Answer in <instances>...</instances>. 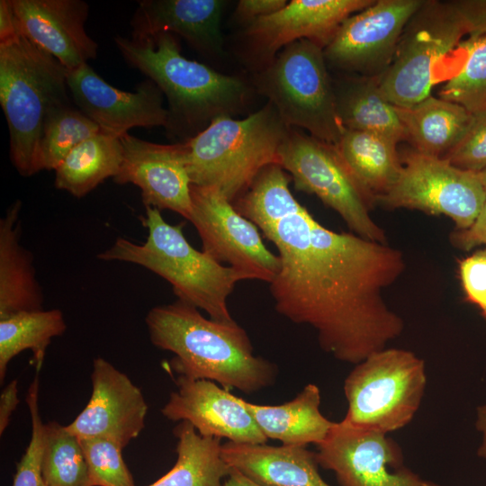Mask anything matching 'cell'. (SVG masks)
Instances as JSON below:
<instances>
[{"label":"cell","mask_w":486,"mask_h":486,"mask_svg":"<svg viewBox=\"0 0 486 486\" xmlns=\"http://www.w3.org/2000/svg\"><path fill=\"white\" fill-rule=\"evenodd\" d=\"M291 180L280 165L267 166L233 205L278 250L269 284L275 310L314 328L324 352L355 365L404 330L383 297L405 270L403 253L327 229L292 194Z\"/></svg>","instance_id":"1"},{"label":"cell","mask_w":486,"mask_h":486,"mask_svg":"<svg viewBox=\"0 0 486 486\" xmlns=\"http://www.w3.org/2000/svg\"><path fill=\"white\" fill-rule=\"evenodd\" d=\"M145 323L151 343L175 354L169 365L178 376L212 381L244 393L275 382L276 365L254 356L247 332L235 320L206 319L196 307L177 300L150 309Z\"/></svg>","instance_id":"2"},{"label":"cell","mask_w":486,"mask_h":486,"mask_svg":"<svg viewBox=\"0 0 486 486\" xmlns=\"http://www.w3.org/2000/svg\"><path fill=\"white\" fill-rule=\"evenodd\" d=\"M114 42L125 61L146 75L166 97V129L184 141L216 118L238 114L249 99L246 82L186 58L172 33L161 32L141 40L117 35Z\"/></svg>","instance_id":"3"},{"label":"cell","mask_w":486,"mask_h":486,"mask_svg":"<svg viewBox=\"0 0 486 486\" xmlns=\"http://www.w3.org/2000/svg\"><path fill=\"white\" fill-rule=\"evenodd\" d=\"M145 209L140 220L148 230L146 240L138 244L119 237L96 257L145 267L166 280L178 300L203 310L212 320L234 321L227 300L236 284L248 276L191 246L183 233L184 223L171 225L158 209Z\"/></svg>","instance_id":"4"},{"label":"cell","mask_w":486,"mask_h":486,"mask_svg":"<svg viewBox=\"0 0 486 486\" xmlns=\"http://www.w3.org/2000/svg\"><path fill=\"white\" fill-rule=\"evenodd\" d=\"M290 130L269 102L244 119L216 118L183 141L191 184L213 188L233 203L265 167L279 165Z\"/></svg>","instance_id":"5"},{"label":"cell","mask_w":486,"mask_h":486,"mask_svg":"<svg viewBox=\"0 0 486 486\" xmlns=\"http://www.w3.org/2000/svg\"><path fill=\"white\" fill-rule=\"evenodd\" d=\"M68 72L21 33L0 42V104L8 124L10 159L22 176L39 172L38 148L50 111L72 103Z\"/></svg>","instance_id":"6"},{"label":"cell","mask_w":486,"mask_h":486,"mask_svg":"<svg viewBox=\"0 0 486 486\" xmlns=\"http://www.w3.org/2000/svg\"><path fill=\"white\" fill-rule=\"evenodd\" d=\"M323 50L309 40L285 46L257 73L255 85L286 126L336 146L345 128Z\"/></svg>","instance_id":"7"},{"label":"cell","mask_w":486,"mask_h":486,"mask_svg":"<svg viewBox=\"0 0 486 486\" xmlns=\"http://www.w3.org/2000/svg\"><path fill=\"white\" fill-rule=\"evenodd\" d=\"M427 385L425 361L410 350L386 347L355 364L344 382L347 411L356 428L389 434L411 422Z\"/></svg>","instance_id":"8"},{"label":"cell","mask_w":486,"mask_h":486,"mask_svg":"<svg viewBox=\"0 0 486 486\" xmlns=\"http://www.w3.org/2000/svg\"><path fill=\"white\" fill-rule=\"evenodd\" d=\"M298 191L316 195L337 212L353 233L387 243L384 230L370 215L375 202L356 179L335 145L290 130L278 163Z\"/></svg>","instance_id":"9"},{"label":"cell","mask_w":486,"mask_h":486,"mask_svg":"<svg viewBox=\"0 0 486 486\" xmlns=\"http://www.w3.org/2000/svg\"><path fill=\"white\" fill-rule=\"evenodd\" d=\"M465 32L447 1L425 0L407 24L388 68L379 76L385 97L407 108L431 94L437 62Z\"/></svg>","instance_id":"10"},{"label":"cell","mask_w":486,"mask_h":486,"mask_svg":"<svg viewBox=\"0 0 486 486\" xmlns=\"http://www.w3.org/2000/svg\"><path fill=\"white\" fill-rule=\"evenodd\" d=\"M392 187L375 199L387 209L419 210L446 215L455 230H466L486 202V192L477 173L461 169L443 158L409 151Z\"/></svg>","instance_id":"11"},{"label":"cell","mask_w":486,"mask_h":486,"mask_svg":"<svg viewBox=\"0 0 486 486\" xmlns=\"http://www.w3.org/2000/svg\"><path fill=\"white\" fill-rule=\"evenodd\" d=\"M191 198L189 221L201 238L202 251L220 264L229 263L249 280L270 284L281 262L264 244L258 228L213 188L191 184Z\"/></svg>","instance_id":"12"},{"label":"cell","mask_w":486,"mask_h":486,"mask_svg":"<svg viewBox=\"0 0 486 486\" xmlns=\"http://www.w3.org/2000/svg\"><path fill=\"white\" fill-rule=\"evenodd\" d=\"M425 0H374L347 17L324 48L328 65L353 75L379 76L390 66L402 33Z\"/></svg>","instance_id":"13"},{"label":"cell","mask_w":486,"mask_h":486,"mask_svg":"<svg viewBox=\"0 0 486 486\" xmlns=\"http://www.w3.org/2000/svg\"><path fill=\"white\" fill-rule=\"evenodd\" d=\"M316 455L340 486H420L423 481L405 466L401 448L388 434L343 420L335 422Z\"/></svg>","instance_id":"14"},{"label":"cell","mask_w":486,"mask_h":486,"mask_svg":"<svg viewBox=\"0 0 486 486\" xmlns=\"http://www.w3.org/2000/svg\"><path fill=\"white\" fill-rule=\"evenodd\" d=\"M68 86L75 106L108 134L121 137L136 127L168 125L163 93L150 79L134 92L115 88L88 65L68 72Z\"/></svg>","instance_id":"15"},{"label":"cell","mask_w":486,"mask_h":486,"mask_svg":"<svg viewBox=\"0 0 486 486\" xmlns=\"http://www.w3.org/2000/svg\"><path fill=\"white\" fill-rule=\"evenodd\" d=\"M91 382L88 403L66 428L79 439L104 438L123 449L145 427L148 407L141 390L102 357L93 361Z\"/></svg>","instance_id":"16"},{"label":"cell","mask_w":486,"mask_h":486,"mask_svg":"<svg viewBox=\"0 0 486 486\" xmlns=\"http://www.w3.org/2000/svg\"><path fill=\"white\" fill-rule=\"evenodd\" d=\"M374 0H292L280 11L247 25L245 38L256 62L266 67L285 46L300 40L323 49L340 24Z\"/></svg>","instance_id":"17"},{"label":"cell","mask_w":486,"mask_h":486,"mask_svg":"<svg viewBox=\"0 0 486 486\" xmlns=\"http://www.w3.org/2000/svg\"><path fill=\"white\" fill-rule=\"evenodd\" d=\"M120 139L123 160L114 182L138 186L145 207L170 210L189 220L192 184L185 166L183 142L158 144L129 133Z\"/></svg>","instance_id":"18"},{"label":"cell","mask_w":486,"mask_h":486,"mask_svg":"<svg viewBox=\"0 0 486 486\" xmlns=\"http://www.w3.org/2000/svg\"><path fill=\"white\" fill-rule=\"evenodd\" d=\"M176 383L177 390L170 393L161 409L166 418L188 421L202 436L227 438L234 443H266V436L239 397L209 380L178 376Z\"/></svg>","instance_id":"19"},{"label":"cell","mask_w":486,"mask_h":486,"mask_svg":"<svg viewBox=\"0 0 486 486\" xmlns=\"http://www.w3.org/2000/svg\"><path fill=\"white\" fill-rule=\"evenodd\" d=\"M22 35L58 60L68 71L97 57L98 44L85 24L83 0H8Z\"/></svg>","instance_id":"20"},{"label":"cell","mask_w":486,"mask_h":486,"mask_svg":"<svg viewBox=\"0 0 486 486\" xmlns=\"http://www.w3.org/2000/svg\"><path fill=\"white\" fill-rule=\"evenodd\" d=\"M226 1L141 0L131 18V38L161 32L176 34L205 55H220L223 40L220 21Z\"/></svg>","instance_id":"21"},{"label":"cell","mask_w":486,"mask_h":486,"mask_svg":"<svg viewBox=\"0 0 486 486\" xmlns=\"http://www.w3.org/2000/svg\"><path fill=\"white\" fill-rule=\"evenodd\" d=\"M221 456L260 486H331L319 472L316 453L306 446L228 441L221 445Z\"/></svg>","instance_id":"22"},{"label":"cell","mask_w":486,"mask_h":486,"mask_svg":"<svg viewBox=\"0 0 486 486\" xmlns=\"http://www.w3.org/2000/svg\"><path fill=\"white\" fill-rule=\"evenodd\" d=\"M22 202L16 200L0 220V320L43 310V292L33 256L21 243Z\"/></svg>","instance_id":"23"},{"label":"cell","mask_w":486,"mask_h":486,"mask_svg":"<svg viewBox=\"0 0 486 486\" xmlns=\"http://www.w3.org/2000/svg\"><path fill=\"white\" fill-rule=\"evenodd\" d=\"M266 436L284 446H306L322 443L335 422L320 412V391L316 384H307L296 397L284 404L259 405L239 398Z\"/></svg>","instance_id":"24"},{"label":"cell","mask_w":486,"mask_h":486,"mask_svg":"<svg viewBox=\"0 0 486 486\" xmlns=\"http://www.w3.org/2000/svg\"><path fill=\"white\" fill-rule=\"evenodd\" d=\"M337 110L346 130L405 140L397 107L382 92L379 76L348 75L333 80Z\"/></svg>","instance_id":"25"},{"label":"cell","mask_w":486,"mask_h":486,"mask_svg":"<svg viewBox=\"0 0 486 486\" xmlns=\"http://www.w3.org/2000/svg\"><path fill=\"white\" fill-rule=\"evenodd\" d=\"M397 111L405 140L415 151L437 158L446 156L460 142L474 116L464 106L431 94Z\"/></svg>","instance_id":"26"},{"label":"cell","mask_w":486,"mask_h":486,"mask_svg":"<svg viewBox=\"0 0 486 486\" xmlns=\"http://www.w3.org/2000/svg\"><path fill=\"white\" fill-rule=\"evenodd\" d=\"M397 145L374 133L345 129L336 148L360 185L375 202L400 175L402 161Z\"/></svg>","instance_id":"27"},{"label":"cell","mask_w":486,"mask_h":486,"mask_svg":"<svg viewBox=\"0 0 486 486\" xmlns=\"http://www.w3.org/2000/svg\"><path fill=\"white\" fill-rule=\"evenodd\" d=\"M123 160L120 137L102 130L76 145L55 170L54 185L82 198L109 177L114 178Z\"/></svg>","instance_id":"28"},{"label":"cell","mask_w":486,"mask_h":486,"mask_svg":"<svg viewBox=\"0 0 486 486\" xmlns=\"http://www.w3.org/2000/svg\"><path fill=\"white\" fill-rule=\"evenodd\" d=\"M177 458L172 469L148 486H222L231 468L221 456L217 437L202 436L188 421L173 429Z\"/></svg>","instance_id":"29"},{"label":"cell","mask_w":486,"mask_h":486,"mask_svg":"<svg viewBox=\"0 0 486 486\" xmlns=\"http://www.w3.org/2000/svg\"><path fill=\"white\" fill-rule=\"evenodd\" d=\"M66 329L63 312L58 309L24 311L0 320L1 383L11 360L27 349L32 353L39 373L51 339L61 336Z\"/></svg>","instance_id":"30"},{"label":"cell","mask_w":486,"mask_h":486,"mask_svg":"<svg viewBox=\"0 0 486 486\" xmlns=\"http://www.w3.org/2000/svg\"><path fill=\"white\" fill-rule=\"evenodd\" d=\"M100 130L72 103L54 108L45 121L40 140L38 171H55L76 145Z\"/></svg>","instance_id":"31"},{"label":"cell","mask_w":486,"mask_h":486,"mask_svg":"<svg viewBox=\"0 0 486 486\" xmlns=\"http://www.w3.org/2000/svg\"><path fill=\"white\" fill-rule=\"evenodd\" d=\"M41 475L45 486H90L79 438L57 421L44 424Z\"/></svg>","instance_id":"32"},{"label":"cell","mask_w":486,"mask_h":486,"mask_svg":"<svg viewBox=\"0 0 486 486\" xmlns=\"http://www.w3.org/2000/svg\"><path fill=\"white\" fill-rule=\"evenodd\" d=\"M463 45L465 62L441 87L439 97L478 114L486 111V37L467 39Z\"/></svg>","instance_id":"33"},{"label":"cell","mask_w":486,"mask_h":486,"mask_svg":"<svg viewBox=\"0 0 486 486\" xmlns=\"http://www.w3.org/2000/svg\"><path fill=\"white\" fill-rule=\"evenodd\" d=\"M79 441L87 464L90 486H136L120 446L99 437Z\"/></svg>","instance_id":"34"},{"label":"cell","mask_w":486,"mask_h":486,"mask_svg":"<svg viewBox=\"0 0 486 486\" xmlns=\"http://www.w3.org/2000/svg\"><path fill=\"white\" fill-rule=\"evenodd\" d=\"M473 115L463 139L443 158L461 169L480 173L486 168V111Z\"/></svg>","instance_id":"35"},{"label":"cell","mask_w":486,"mask_h":486,"mask_svg":"<svg viewBox=\"0 0 486 486\" xmlns=\"http://www.w3.org/2000/svg\"><path fill=\"white\" fill-rule=\"evenodd\" d=\"M458 274L465 300L476 305L486 320V247L458 260Z\"/></svg>","instance_id":"36"},{"label":"cell","mask_w":486,"mask_h":486,"mask_svg":"<svg viewBox=\"0 0 486 486\" xmlns=\"http://www.w3.org/2000/svg\"><path fill=\"white\" fill-rule=\"evenodd\" d=\"M447 4L468 39L486 37V0H451Z\"/></svg>","instance_id":"37"},{"label":"cell","mask_w":486,"mask_h":486,"mask_svg":"<svg viewBox=\"0 0 486 486\" xmlns=\"http://www.w3.org/2000/svg\"><path fill=\"white\" fill-rule=\"evenodd\" d=\"M42 452V442L32 438L16 465L13 486H45L41 475Z\"/></svg>","instance_id":"38"},{"label":"cell","mask_w":486,"mask_h":486,"mask_svg":"<svg viewBox=\"0 0 486 486\" xmlns=\"http://www.w3.org/2000/svg\"><path fill=\"white\" fill-rule=\"evenodd\" d=\"M454 247L464 251L485 245L486 247V202L473 223L466 230H455L450 235Z\"/></svg>","instance_id":"39"},{"label":"cell","mask_w":486,"mask_h":486,"mask_svg":"<svg viewBox=\"0 0 486 486\" xmlns=\"http://www.w3.org/2000/svg\"><path fill=\"white\" fill-rule=\"evenodd\" d=\"M287 3L285 0H240L237 4L235 15L248 24L280 11Z\"/></svg>","instance_id":"40"},{"label":"cell","mask_w":486,"mask_h":486,"mask_svg":"<svg viewBox=\"0 0 486 486\" xmlns=\"http://www.w3.org/2000/svg\"><path fill=\"white\" fill-rule=\"evenodd\" d=\"M20 400L18 398V381L10 382L0 394V435L9 425L13 412Z\"/></svg>","instance_id":"41"},{"label":"cell","mask_w":486,"mask_h":486,"mask_svg":"<svg viewBox=\"0 0 486 486\" xmlns=\"http://www.w3.org/2000/svg\"><path fill=\"white\" fill-rule=\"evenodd\" d=\"M20 33L8 0L0 1V42L9 40Z\"/></svg>","instance_id":"42"},{"label":"cell","mask_w":486,"mask_h":486,"mask_svg":"<svg viewBox=\"0 0 486 486\" xmlns=\"http://www.w3.org/2000/svg\"><path fill=\"white\" fill-rule=\"evenodd\" d=\"M475 427L482 436L477 454L486 462V403L477 408Z\"/></svg>","instance_id":"43"},{"label":"cell","mask_w":486,"mask_h":486,"mask_svg":"<svg viewBox=\"0 0 486 486\" xmlns=\"http://www.w3.org/2000/svg\"><path fill=\"white\" fill-rule=\"evenodd\" d=\"M222 486H260L235 469H231Z\"/></svg>","instance_id":"44"},{"label":"cell","mask_w":486,"mask_h":486,"mask_svg":"<svg viewBox=\"0 0 486 486\" xmlns=\"http://www.w3.org/2000/svg\"><path fill=\"white\" fill-rule=\"evenodd\" d=\"M477 174L486 192V168Z\"/></svg>","instance_id":"45"},{"label":"cell","mask_w":486,"mask_h":486,"mask_svg":"<svg viewBox=\"0 0 486 486\" xmlns=\"http://www.w3.org/2000/svg\"><path fill=\"white\" fill-rule=\"evenodd\" d=\"M420 486H440L433 482H429V481H425L423 480Z\"/></svg>","instance_id":"46"}]
</instances>
